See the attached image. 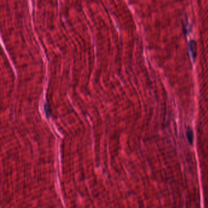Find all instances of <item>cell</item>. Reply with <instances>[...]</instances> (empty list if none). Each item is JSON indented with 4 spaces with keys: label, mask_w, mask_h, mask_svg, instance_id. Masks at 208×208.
<instances>
[{
    "label": "cell",
    "mask_w": 208,
    "mask_h": 208,
    "mask_svg": "<svg viewBox=\"0 0 208 208\" xmlns=\"http://www.w3.org/2000/svg\"><path fill=\"white\" fill-rule=\"evenodd\" d=\"M190 50L192 53V54H194V56H195L196 54V48H197V45H196V43L195 41L192 40L190 43Z\"/></svg>",
    "instance_id": "6da1fadb"
}]
</instances>
